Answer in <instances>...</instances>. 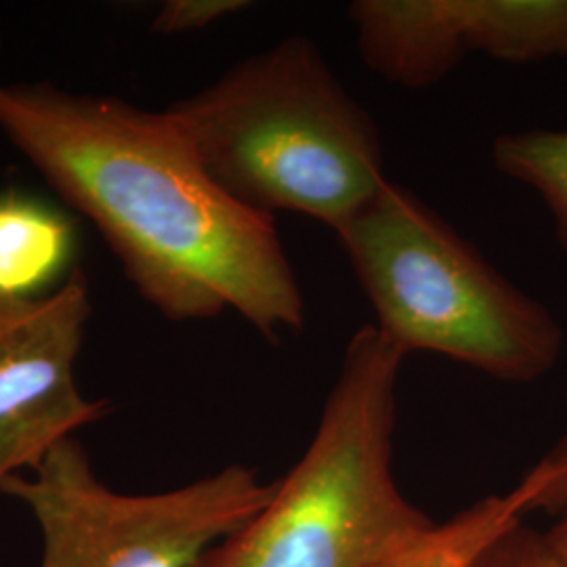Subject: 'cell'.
<instances>
[{
	"instance_id": "8",
	"label": "cell",
	"mask_w": 567,
	"mask_h": 567,
	"mask_svg": "<svg viewBox=\"0 0 567 567\" xmlns=\"http://www.w3.org/2000/svg\"><path fill=\"white\" fill-rule=\"evenodd\" d=\"M72 224L23 194L0 196V297H37L65 274Z\"/></svg>"
},
{
	"instance_id": "12",
	"label": "cell",
	"mask_w": 567,
	"mask_h": 567,
	"mask_svg": "<svg viewBox=\"0 0 567 567\" xmlns=\"http://www.w3.org/2000/svg\"><path fill=\"white\" fill-rule=\"evenodd\" d=\"M471 567H561L548 547L547 536L524 526L508 527Z\"/></svg>"
},
{
	"instance_id": "9",
	"label": "cell",
	"mask_w": 567,
	"mask_h": 567,
	"mask_svg": "<svg viewBox=\"0 0 567 567\" xmlns=\"http://www.w3.org/2000/svg\"><path fill=\"white\" fill-rule=\"evenodd\" d=\"M524 517L511 492L487 496L446 522L433 524L423 536L374 567H471L503 532Z\"/></svg>"
},
{
	"instance_id": "6",
	"label": "cell",
	"mask_w": 567,
	"mask_h": 567,
	"mask_svg": "<svg viewBox=\"0 0 567 567\" xmlns=\"http://www.w3.org/2000/svg\"><path fill=\"white\" fill-rule=\"evenodd\" d=\"M91 313L82 267L49 295L0 297V484L107 414V402L86 400L74 374Z\"/></svg>"
},
{
	"instance_id": "10",
	"label": "cell",
	"mask_w": 567,
	"mask_h": 567,
	"mask_svg": "<svg viewBox=\"0 0 567 567\" xmlns=\"http://www.w3.org/2000/svg\"><path fill=\"white\" fill-rule=\"evenodd\" d=\"M492 161L505 177L538 194L567 257V128L505 133L492 145Z\"/></svg>"
},
{
	"instance_id": "1",
	"label": "cell",
	"mask_w": 567,
	"mask_h": 567,
	"mask_svg": "<svg viewBox=\"0 0 567 567\" xmlns=\"http://www.w3.org/2000/svg\"><path fill=\"white\" fill-rule=\"evenodd\" d=\"M0 133L86 217L171 322L236 311L267 341L305 328L276 217L231 198L168 110L53 82L0 84Z\"/></svg>"
},
{
	"instance_id": "13",
	"label": "cell",
	"mask_w": 567,
	"mask_h": 567,
	"mask_svg": "<svg viewBox=\"0 0 567 567\" xmlns=\"http://www.w3.org/2000/svg\"><path fill=\"white\" fill-rule=\"evenodd\" d=\"M248 7L250 2L244 0H171L158 11L152 30L156 34L198 32Z\"/></svg>"
},
{
	"instance_id": "14",
	"label": "cell",
	"mask_w": 567,
	"mask_h": 567,
	"mask_svg": "<svg viewBox=\"0 0 567 567\" xmlns=\"http://www.w3.org/2000/svg\"><path fill=\"white\" fill-rule=\"evenodd\" d=\"M561 519L557 526H553L550 532H547L548 547L553 550L555 559L559 561V566L567 567V508L561 511Z\"/></svg>"
},
{
	"instance_id": "3",
	"label": "cell",
	"mask_w": 567,
	"mask_h": 567,
	"mask_svg": "<svg viewBox=\"0 0 567 567\" xmlns=\"http://www.w3.org/2000/svg\"><path fill=\"white\" fill-rule=\"evenodd\" d=\"M404 358L374 324L351 337L303 456L196 567H374L433 526L393 473Z\"/></svg>"
},
{
	"instance_id": "2",
	"label": "cell",
	"mask_w": 567,
	"mask_h": 567,
	"mask_svg": "<svg viewBox=\"0 0 567 567\" xmlns=\"http://www.w3.org/2000/svg\"><path fill=\"white\" fill-rule=\"evenodd\" d=\"M238 203L339 231L389 179L377 122L320 47L288 37L168 107Z\"/></svg>"
},
{
	"instance_id": "4",
	"label": "cell",
	"mask_w": 567,
	"mask_h": 567,
	"mask_svg": "<svg viewBox=\"0 0 567 567\" xmlns=\"http://www.w3.org/2000/svg\"><path fill=\"white\" fill-rule=\"evenodd\" d=\"M334 234L374 328L404 355L440 353L517 385L559 362L555 316L410 189L386 182Z\"/></svg>"
},
{
	"instance_id": "11",
	"label": "cell",
	"mask_w": 567,
	"mask_h": 567,
	"mask_svg": "<svg viewBox=\"0 0 567 567\" xmlns=\"http://www.w3.org/2000/svg\"><path fill=\"white\" fill-rule=\"evenodd\" d=\"M524 515L532 511H564L567 508V437L527 471L511 489Z\"/></svg>"
},
{
	"instance_id": "7",
	"label": "cell",
	"mask_w": 567,
	"mask_h": 567,
	"mask_svg": "<svg viewBox=\"0 0 567 567\" xmlns=\"http://www.w3.org/2000/svg\"><path fill=\"white\" fill-rule=\"evenodd\" d=\"M347 16L365 65L412 91L444 81L468 53L567 58V0H355Z\"/></svg>"
},
{
	"instance_id": "5",
	"label": "cell",
	"mask_w": 567,
	"mask_h": 567,
	"mask_svg": "<svg viewBox=\"0 0 567 567\" xmlns=\"http://www.w3.org/2000/svg\"><path fill=\"white\" fill-rule=\"evenodd\" d=\"M278 482L227 465L187 486L122 494L95 475L76 437L53 447L32 477L13 475L0 492L41 529L39 567H196L271 501Z\"/></svg>"
}]
</instances>
